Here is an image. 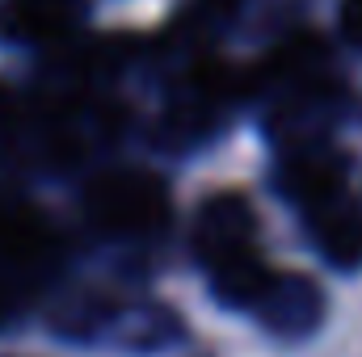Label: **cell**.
<instances>
[{
	"mask_svg": "<svg viewBox=\"0 0 362 357\" xmlns=\"http://www.w3.org/2000/svg\"><path fill=\"white\" fill-rule=\"evenodd\" d=\"M85 210L93 227H101L105 236H122V240L156 236L169 223V189L144 169H110L89 185Z\"/></svg>",
	"mask_w": 362,
	"mask_h": 357,
	"instance_id": "1",
	"label": "cell"
},
{
	"mask_svg": "<svg viewBox=\"0 0 362 357\" xmlns=\"http://www.w3.org/2000/svg\"><path fill=\"white\" fill-rule=\"evenodd\" d=\"M198 253L206 269H219L228 261H240V257H253V210L245 198L236 193H219L202 206V219H198Z\"/></svg>",
	"mask_w": 362,
	"mask_h": 357,
	"instance_id": "2",
	"label": "cell"
},
{
	"mask_svg": "<svg viewBox=\"0 0 362 357\" xmlns=\"http://www.w3.org/2000/svg\"><path fill=\"white\" fill-rule=\"evenodd\" d=\"M85 17V0H4L0 4V38L47 47L68 38Z\"/></svg>",
	"mask_w": 362,
	"mask_h": 357,
	"instance_id": "3",
	"label": "cell"
},
{
	"mask_svg": "<svg viewBox=\"0 0 362 357\" xmlns=\"http://www.w3.org/2000/svg\"><path fill=\"white\" fill-rule=\"evenodd\" d=\"M253 311H262V320L270 324L274 332H282V337H303V332H312V328L320 324L325 298H320L316 282H308V277L270 273V282H266V290H262V298H257Z\"/></svg>",
	"mask_w": 362,
	"mask_h": 357,
	"instance_id": "4",
	"label": "cell"
},
{
	"mask_svg": "<svg viewBox=\"0 0 362 357\" xmlns=\"http://www.w3.org/2000/svg\"><path fill=\"white\" fill-rule=\"evenodd\" d=\"M282 189L299 206L320 210V206H329V202L341 198V160L329 156V152H299L282 169Z\"/></svg>",
	"mask_w": 362,
	"mask_h": 357,
	"instance_id": "5",
	"label": "cell"
},
{
	"mask_svg": "<svg viewBox=\"0 0 362 357\" xmlns=\"http://www.w3.org/2000/svg\"><path fill=\"white\" fill-rule=\"evenodd\" d=\"M312 231H316L329 261H337V265H358L362 261V214L354 206H346L341 198L312 210Z\"/></svg>",
	"mask_w": 362,
	"mask_h": 357,
	"instance_id": "6",
	"label": "cell"
},
{
	"mask_svg": "<svg viewBox=\"0 0 362 357\" xmlns=\"http://www.w3.org/2000/svg\"><path fill=\"white\" fill-rule=\"evenodd\" d=\"M236 0H189L185 8L177 13V34L189 38V42H202L211 34L223 30V21L232 17Z\"/></svg>",
	"mask_w": 362,
	"mask_h": 357,
	"instance_id": "7",
	"label": "cell"
},
{
	"mask_svg": "<svg viewBox=\"0 0 362 357\" xmlns=\"http://www.w3.org/2000/svg\"><path fill=\"white\" fill-rule=\"evenodd\" d=\"M337 30H341V38H346L350 47L362 51V0H341V8H337Z\"/></svg>",
	"mask_w": 362,
	"mask_h": 357,
	"instance_id": "8",
	"label": "cell"
}]
</instances>
